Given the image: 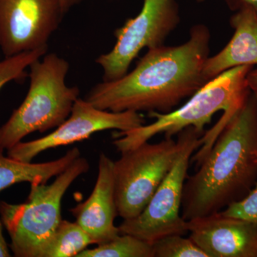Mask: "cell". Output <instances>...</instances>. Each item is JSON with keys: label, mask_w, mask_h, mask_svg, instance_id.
I'll return each instance as SVG.
<instances>
[{"label": "cell", "mask_w": 257, "mask_h": 257, "mask_svg": "<svg viewBox=\"0 0 257 257\" xmlns=\"http://www.w3.org/2000/svg\"><path fill=\"white\" fill-rule=\"evenodd\" d=\"M253 159H254L255 162L257 164V150L253 152Z\"/></svg>", "instance_id": "24"}, {"label": "cell", "mask_w": 257, "mask_h": 257, "mask_svg": "<svg viewBox=\"0 0 257 257\" xmlns=\"http://www.w3.org/2000/svg\"><path fill=\"white\" fill-rule=\"evenodd\" d=\"M246 82L250 91L257 99V68L251 69L246 76Z\"/></svg>", "instance_id": "21"}, {"label": "cell", "mask_w": 257, "mask_h": 257, "mask_svg": "<svg viewBox=\"0 0 257 257\" xmlns=\"http://www.w3.org/2000/svg\"><path fill=\"white\" fill-rule=\"evenodd\" d=\"M206 131L194 126L177 135L182 143L175 165L157 189L145 209L119 226L120 234H130L150 243L169 235L188 233V222L181 215L182 192L193 154L202 145Z\"/></svg>", "instance_id": "6"}, {"label": "cell", "mask_w": 257, "mask_h": 257, "mask_svg": "<svg viewBox=\"0 0 257 257\" xmlns=\"http://www.w3.org/2000/svg\"><path fill=\"white\" fill-rule=\"evenodd\" d=\"M169 235L152 243L155 257H208L190 238Z\"/></svg>", "instance_id": "18"}, {"label": "cell", "mask_w": 257, "mask_h": 257, "mask_svg": "<svg viewBox=\"0 0 257 257\" xmlns=\"http://www.w3.org/2000/svg\"><path fill=\"white\" fill-rule=\"evenodd\" d=\"M210 40L207 25H193L187 42L149 49L132 72L99 83L85 99L98 109L114 112H170L209 82L204 67Z\"/></svg>", "instance_id": "1"}, {"label": "cell", "mask_w": 257, "mask_h": 257, "mask_svg": "<svg viewBox=\"0 0 257 257\" xmlns=\"http://www.w3.org/2000/svg\"><path fill=\"white\" fill-rule=\"evenodd\" d=\"M69 69L68 62L55 53L30 64L28 94L0 127V147L9 150L30 134L57 128L68 118L80 92L66 84Z\"/></svg>", "instance_id": "4"}, {"label": "cell", "mask_w": 257, "mask_h": 257, "mask_svg": "<svg viewBox=\"0 0 257 257\" xmlns=\"http://www.w3.org/2000/svg\"><path fill=\"white\" fill-rule=\"evenodd\" d=\"M234 30L230 41L204 64V74L208 81L225 71L240 66L257 65V13L253 8L243 6L229 20Z\"/></svg>", "instance_id": "13"}, {"label": "cell", "mask_w": 257, "mask_h": 257, "mask_svg": "<svg viewBox=\"0 0 257 257\" xmlns=\"http://www.w3.org/2000/svg\"><path fill=\"white\" fill-rule=\"evenodd\" d=\"M257 99L250 92L198 170L187 175L181 215L185 221L224 210L247 196L257 179Z\"/></svg>", "instance_id": "2"}, {"label": "cell", "mask_w": 257, "mask_h": 257, "mask_svg": "<svg viewBox=\"0 0 257 257\" xmlns=\"http://www.w3.org/2000/svg\"><path fill=\"white\" fill-rule=\"evenodd\" d=\"M89 169L88 161L79 157L52 184H30L26 202L15 204L0 201V216L10 235L15 256H41L62 221L61 204L64 194Z\"/></svg>", "instance_id": "5"}, {"label": "cell", "mask_w": 257, "mask_h": 257, "mask_svg": "<svg viewBox=\"0 0 257 257\" xmlns=\"http://www.w3.org/2000/svg\"><path fill=\"white\" fill-rule=\"evenodd\" d=\"M77 257H155L152 243L130 234H119L107 242L86 248Z\"/></svg>", "instance_id": "16"}, {"label": "cell", "mask_w": 257, "mask_h": 257, "mask_svg": "<svg viewBox=\"0 0 257 257\" xmlns=\"http://www.w3.org/2000/svg\"><path fill=\"white\" fill-rule=\"evenodd\" d=\"M64 15L59 0H0V49L5 57L48 47Z\"/></svg>", "instance_id": "10"}, {"label": "cell", "mask_w": 257, "mask_h": 257, "mask_svg": "<svg viewBox=\"0 0 257 257\" xmlns=\"http://www.w3.org/2000/svg\"><path fill=\"white\" fill-rule=\"evenodd\" d=\"M93 243L91 236L77 221L62 219L40 257H77Z\"/></svg>", "instance_id": "15"}, {"label": "cell", "mask_w": 257, "mask_h": 257, "mask_svg": "<svg viewBox=\"0 0 257 257\" xmlns=\"http://www.w3.org/2000/svg\"><path fill=\"white\" fill-rule=\"evenodd\" d=\"M4 150V148L0 147V192L20 182L46 184L52 177L64 172L81 156L79 149L74 147L57 160L32 163L5 157Z\"/></svg>", "instance_id": "14"}, {"label": "cell", "mask_w": 257, "mask_h": 257, "mask_svg": "<svg viewBox=\"0 0 257 257\" xmlns=\"http://www.w3.org/2000/svg\"><path fill=\"white\" fill-rule=\"evenodd\" d=\"M188 222L189 238L208 257H257V222L221 211Z\"/></svg>", "instance_id": "11"}, {"label": "cell", "mask_w": 257, "mask_h": 257, "mask_svg": "<svg viewBox=\"0 0 257 257\" xmlns=\"http://www.w3.org/2000/svg\"><path fill=\"white\" fill-rule=\"evenodd\" d=\"M76 221L96 244L107 242L120 234L114 224L117 214L115 199L114 162L101 152L98 175L92 194L87 200L70 210Z\"/></svg>", "instance_id": "12"}, {"label": "cell", "mask_w": 257, "mask_h": 257, "mask_svg": "<svg viewBox=\"0 0 257 257\" xmlns=\"http://www.w3.org/2000/svg\"><path fill=\"white\" fill-rule=\"evenodd\" d=\"M3 226L4 224L0 219V257H10L12 255L10 253L9 246L3 235Z\"/></svg>", "instance_id": "22"}, {"label": "cell", "mask_w": 257, "mask_h": 257, "mask_svg": "<svg viewBox=\"0 0 257 257\" xmlns=\"http://www.w3.org/2000/svg\"><path fill=\"white\" fill-rule=\"evenodd\" d=\"M60 1L61 8L64 14L68 13L71 8H73L75 5L79 4L84 0H59Z\"/></svg>", "instance_id": "23"}, {"label": "cell", "mask_w": 257, "mask_h": 257, "mask_svg": "<svg viewBox=\"0 0 257 257\" xmlns=\"http://www.w3.org/2000/svg\"><path fill=\"white\" fill-rule=\"evenodd\" d=\"M182 148L177 138L148 142L121 153L114 162L117 214L124 220L138 216L175 165Z\"/></svg>", "instance_id": "7"}, {"label": "cell", "mask_w": 257, "mask_h": 257, "mask_svg": "<svg viewBox=\"0 0 257 257\" xmlns=\"http://www.w3.org/2000/svg\"><path fill=\"white\" fill-rule=\"evenodd\" d=\"M253 68V66L245 65L225 71L204 84L178 109L165 114L151 111L148 116L156 119L151 124L114 133L113 145L122 153L147 143L158 135L172 139L189 126L205 131L204 127L210 124L214 115L223 111L224 114L219 122L204 134L205 141L212 145L251 92L246 76Z\"/></svg>", "instance_id": "3"}, {"label": "cell", "mask_w": 257, "mask_h": 257, "mask_svg": "<svg viewBox=\"0 0 257 257\" xmlns=\"http://www.w3.org/2000/svg\"><path fill=\"white\" fill-rule=\"evenodd\" d=\"M179 23L176 0H144L140 13L114 32L116 41L112 50L96 59L103 69V81H114L125 75L143 49L165 45Z\"/></svg>", "instance_id": "8"}, {"label": "cell", "mask_w": 257, "mask_h": 257, "mask_svg": "<svg viewBox=\"0 0 257 257\" xmlns=\"http://www.w3.org/2000/svg\"><path fill=\"white\" fill-rule=\"evenodd\" d=\"M230 9L236 11L243 6L251 7L257 13V0H225Z\"/></svg>", "instance_id": "20"}, {"label": "cell", "mask_w": 257, "mask_h": 257, "mask_svg": "<svg viewBox=\"0 0 257 257\" xmlns=\"http://www.w3.org/2000/svg\"><path fill=\"white\" fill-rule=\"evenodd\" d=\"M48 47L24 52L13 57H0V90L5 84L12 81L23 82L28 76L25 69L30 64L46 55Z\"/></svg>", "instance_id": "17"}, {"label": "cell", "mask_w": 257, "mask_h": 257, "mask_svg": "<svg viewBox=\"0 0 257 257\" xmlns=\"http://www.w3.org/2000/svg\"><path fill=\"white\" fill-rule=\"evenodd\" d=\"M194 1L197 2L198 3H202L205 2V0H194Z\"/></svg>", "instance_id": "25"}, {"label": "cell", "mask_w": 257, "mask_h": 257, "mask_svg": "<svg viewBox=\"0 0 257 257\" xmlns=\"http://www.w3.org/2000/svg\"><path fill=\"white\" fill-rule=\"evenodd\" d=\"M221 213L225 216L257 222V182L246 197L231 204Z\"/></svg>", "instance_id": "19"}, {"label": "cell", "mask_w": 257, "mask_h": 257, "mask_svg": "<svg viewBox=\"0 0 257 257\" xmlns=\"http://www.w3.org/2000/svg\"><path fill=\"white\" fill-rule=\"evenodd\" d=\"M144 124L145 119L140 112L102 110L79 97L68 118L52 133L32 141L20 142L8 150V156L20 162H31L42 152L87 140L98 132H125Z\"/></svg>", "instance_id": "9"}]
</instances>
